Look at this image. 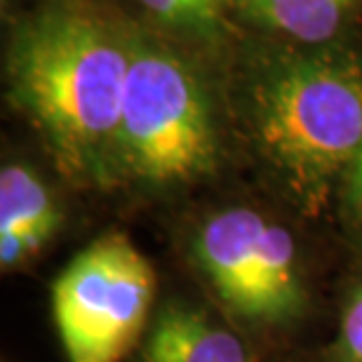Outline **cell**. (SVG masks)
<instances>
[{
	"label": "cell",
	"instance_id": "obj_9",
	"mask_svg": "<svg viewBox=\"0 0 362 362\" xmlns=\"http://www.w3.org/2000/svg\"><path fill=\"white\" fill-rule=\"evenodd\" d=\"M285 362H362V252H351L337 280L334 325L327 339Z\"/></svg>",
	"mask_w": 362,
	"mask_h": 362
},
{
	"label": "cell",
	"instance_id": "obj_11",
	"mask_svg": "<svg viewBox=\"0 0 362 362\" xmlns=\"http://www.w3.org/2000/svg\"><path fill=\"white\" fill-rule=\"evenodd\" d=\"M334 216L349 240V250L362 252V148L341 179Z\"/></svg>",
	"mask_w": 362,
	"mask_h": 362
},
{
	"label": "cell",
	"instance_id": "obj_7",
	"mask_svg": "<svg viewBox=\"0 0 362 362\" xmlns=\"http://www.w3.org/2000/svg\"><path fill=\"white\" fill-rule=\"evenodd\" d=\"M66 209L59 195L28 163H5L0 170V269L26 271L64 233Z\"/></svg>",
	"mask_w": 362,
	"mask_h": 362
},
{
	"label": "cell",
	"instance_id": "obj_6",
	"mask_svg": "<svg viewBox=\"0 0 362 362\" xmlns=\"http://www.w3.org/2000/svg\"><path fill=\"white\" fill-rule=\"evenodd\" d=\"M125 362H271L212 303L191 294L158 296L153 313Z\"/></svg>",
	"mask_w": 362,
	"mask_h": 362
},
{
	"label": "cell",
	"instance_id": "obj_3",
	"mask_svg": "<svg viewBox=\"0 0 362 362\" xmlns=\"http://www.w3.org/2000/svg\"><path fill=\"white\" fill-rule=\"evenodd\" d=\"M245 132L289 214L325 221L362 148V66L337 54L273 62L247 88Z\"/></svg>",
	"mask_w": 362,
	"mask_h": 362
},
{
	"label": "cell",
	"instance_id": "obj_8",
	"mask_svg": "<svg viewBox=\"0 0 362 362\" xmlns=\"http://www.w3.org/2000/svg\"><path fill=\"white\" fill-rule=\"evenodd\" d=\"M245 17L306 45L334 38L358 0H233Z\"/></svg>",
	"mask_w": 362,
	"mask_h": 362
},
{
	"label": "cell",
	"instance_id": "obj_1",
	"mask_svg": "<svg viewBox=\"0 0 362 362\" xmlns=\"http://www.w3.org/2000/svg\"><path fill=\"white\" fill-rule=\"evenodd\" d=\"M134 31L83 0H54L17 28L7 99L76 188L113 191Z\"/></svg>",
	"mask_w": 362,
	"mask_h": 362
},
{
	"label": "cell",
	"instance_id": "obj_4",
	"mask_svg": "<svg viewBox=\"0 0 362 362\" xmlns=\"http://www.w3.org/2000/svg\"><path fill=\"white\" fill-rule=\"evenodd\" d=\"M221 129L207 85L175 49L134 33L113 191L175 195L212 179Z\"/></svg>",
	"mask_w": 362,
	"mask_h": 362
},
{
	"label": "cell",
	"instance_id": "obj_2",
	"mask_svg": "<svg viewBox=\"0 0 362 362\" xmlns=\"http://www.w3.org/2000/svg\"><path fill=\"white\" fill-rule=\"evenodd\" d=\"M301 219L255 202H221L175 230L184 271L230 325L266 356L292 358V346L322 308L320 252Z\"/></svg>",
	"mask_w": 362,
	"mask_h": 362
},
{
	"label": "cell",
	"instance_id": "obj_5",
	"mask_svg": "<svg viewBox=\"0 0 362 362\" xmlns=\"http://www.w3.org/2000/svg\"><path fill=\"white\" fill-rule=\"evenodd\" d=\"M148 257L122 230L88 243L49 289L54 327L69 362H125L158 301Z\"/></svg>",
	"mask_w": 362,
	"mask_h": 362
},
{
	"label": "cell",
	"instance_id": "obj_10",
	"mask_svg": "<svg viewBox=\"0 0 362 362\" xmlns=\"http://www.w3.org/2000/svg\"><path fill=\"white\" fill-rule=\"evenodd\" d=\"M158 24L172 31L212 35L221 21L226 0H139Z\"/></svg>",
	"mask_w": 362,
	"mask_h": 362
}]
</instances>
